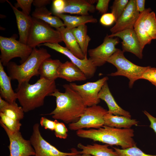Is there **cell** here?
Listing matches in <instances>:
<instances>
[{"label":"cell","mask_w":156,"mask_h":156,"mask_svg":"<svg viewBox=\"0 0 156 156\" xmlns=\"http://www.w3.org/2000/svg\"><path fill=\"white\" fill-rule=\"evenodd\" d=\"M64 93L57 89L51 96L56 99V107L50 113L55 120H60L67 124L76 122L80 118L87 107L81 96L70 84L63 85Z\"/></svg>","instance_id":"cell-1"},{"label":"cell","mask_w":156,"mask_h":156,"mask_svg":"<svg viewBox=\"0 0 156 156\" xmlns=\"http://www.w3.org/2000/svg\"><path fill=\"white\" fill-rule=\"evenodd\" d=\"M57 89L55 81L40 78L33 84L25 82L18 84L16 93L24 112H27L43 106L45 98Z\"/></svg>","instance_id":"cell-2"},{"label":"cell","mask_w":156,"mask_h":156,"mask_svg":"<svg viewBox=\"0 0 156 156\" xmlns=\"http://www.w3.org/2000/svg\"><path fill=\"white\" fill-rule=\"evenodd\" d=\"M133 129H119L104 125L97 129H81L77 131L79 137L90 139L109 146H119L122 149H126L136 146L133 139Z\"/></svg>","instance_id":"cell-3"},{"label":"cell","mask_w":156,"mask_h":156,"mask_svg":"<svg viewBox=\"0 0 156 156\" xmlns=\"http://www.w3.org/2000/svg\"><path fill=\"white\" fill-rule=\"evenodd\" d=\"M51 56L46 49L34 48L27 59L21 64L10 62L8 63L6 66L8 76L11 80H17L18 84L29 82L32 77L39 75V69L42 62Z\"/></svg>","instance_id":"cell-4"},{"label":"cell","mask_w":156,"mask_h":156,"mask_svg":"<svg viewBox=\"0 0 156 156\" xmlns=\"http://www.w3.org/2000/svg\"><path fill=\"white\" fill-rule=\"evenodd\" d=\"M124 52L117 49L115 52L107 60V62L114 66L117 70L109 75L111 76H122L129 80V86L132 88L134 82L140 79L147 66L137 65L127 60L124 55Z\"/></svg>","instance_id":"cell-5"},{"label":"cell","mask_w":156,"mask_h":156,"mask_svg":"<svg viewBox=\"0 0 156 156\" xmlns=\"http://www.w3.org/2000/svg\"><path fill=\"white\" fill-rule=\"evenodd\" d=\"M62 41L58 30L42 20L32 17V27L27 43L28 46L33 49L42 43H59Z\"/></svg>","instance_id":"cell-6"},{"label":"cell","mask_w":156,"mask_h":156,"mask_svg":"<svg viewBox=\"0 0 156 156\" xmlns=\"http://www.w3.org/2000/svg\"><path fill=\"white\" fill-rule=\"evenodd\" d=\"M0 62L7 66L12 59L19 57L21 63L24 62L32 53L33 48L13 37L0 36Z\"/></svg>","instance_id":"cell-7"},{"label":"cell","mask_w":156,"mask_h":156,"mask_svg":"<svg viewBox=\"0 0 156 156\" xmlns=\"http://www.w3.org/2000/svg\"><path fill=\"white\" fill-rule=\"evenodd\" d=\"M107 113V110L97 105L87 107L77 121L69 124V128L77 131L84 128L102 127L104 125V116Z\"/></svg>","instance_id":"cell-8"},{"label":"cell","mask_w":156,"mask_h":156,"mask_svg":"<svg viewBox=\"0 0 156 156\" xmlns=\"http://www.w3.org/2000/svg\"><path fill=\"white\" fill-rule=\"evenodd\" d=\"M40 125L34 124L30 138L31 144L34 148V156H76L79 154L78 151L72 148L70 153L61 152L44 140L39 129Z\"/></svg>","instance_id":"cell-9"},{"label":"cell","mask_w":156,"mask_h":156,"mask_svg":"<svg viewBox=\"0 0 156 156\" xmlns=\"http://www.w3.org/2000/svg\"><path fill=\"white\" fill-rule=\"evenodd\" d=\"M108 79L107 77H105L96 81L87 82L82 85L74 83H70L69 84L79 94L85 105L89 107L97 105L100 103L99 93Z\"/></svg>","instance_id":"cell-10"},{"label":"cell","mask_w":156,"mask_h":156,"mask_svg":"<svg viewBox=\"0 0 156 156\" xmlns=\"http://www.w3.org/2000/svg\"><path fill=\"white\" fill-rule=\"evenodd\" d=\"M0 124L9 140L10 144L8 146L10 153L9 156L35 155V151L30 140L25 139L20 131L12 132L0 121Z\"/></svg>","instance_id":"cell-11"},{"label":"cell","mask_w":156,"mask_h":156,"mask_svg":"<svg viewBox=\"0 0 156 156\" xmlns=\"http://www.w3.org/2000/svg\"><path fill=\"white\" fill-rule=\"evenodd\" d=\"M119 42L118 38L109 37L107 35L103 42L98 47L88 51L90 58L96 67L100 66L116 51V46Z\"/></svg>","instance_id":"cell-12"},{"label":"cell","mask_w":156,"mask_h":156,"mask_svg":"<svg viewBox=\"0 0 156 156\" xmlns=\"http://www.w3.org/2000/svg\"><path fill=\"white\" fill-rule=\"evenodd\" d=\"M44 46L64 55L68 57L70 61L78 67L83 73L87 78L92 77L96 71V67L92 63L89 58L80 59L72 53L66 47H63L59 43H45L39 46Z\"/></svg>","instance_id":"cell-13"},{"label":"cell","mask_w":156,"mask_h":156,"mask_svg":"<svg viewBox=\"0 0 156 156\" xmlns=\"http://www.w3.org/2000/svg\"><path fill=\"white\" fill-rule=\"evenodd\" d=\"M140 14L137 10L135 0H129L115 25L110 29L112 34L128 29H133Z\"/></svg>","instance_id":"cell-14"},{"label":"cell","mask_w":156,"mask_h":156,"mask_svg":"<svg viewBox=\"0 0 156 156\" xmlns=\"http://www.w3.org/2000/svg\"><path fill=\"white\" fill-rule=\"evenodd\" d=\"M109 37H117L122 40V51L131 53L140 59L142 58V52L140 44L133 29H128L108 35Z\"/></svg>","instance_id":"cell-15"},{"label":"cell","mask_w":156,"mask_h":156,"mask_svg":"<svg viewBox=\"0 0 156 156\" xmlns=\"http://www.w3.org/2000/svg\"><path fill=\"white\" fill-rule=\"evenodd\" d=\"M6 1L12 8L16 17L19 35L18 40L27 44L32 26V17L18 10L9 1Z\"/></svg>","instance_id":"cell-16"},{"label":"cell","mask_w":156,"mask_h":156,"mask_svg":"<svg viewBox=\"0 0 156 156\" xmlns=\"http://www.w3.org/2000/svg\"><path fill=\"white\" fill-rule=\"evenodd\" d=\"M65 5L63 13L88 15L89 12H94L95 9L93 5L96 0H64Z\"/></svg>","instance_id":"cell-17"},{"label":"cell","mask_w":156,"mask_h":156,"mask_svg":"<svg viewBox=\"0 0 156 156\" xmlns=\"http://www.w3.org/2000/svg\"><path fill=\"white\" fill-rule=\"evenodd\" d=\"M98 96L99 99L103 100L106 103L108 108V113L131 118L130 113L122 108L116 102L110 91L107 81L102 86Z\"/></svg>","instance_id":"cell-18"},{"label":"cell","mask_w":156,"mask_h":156,"mask_svg":"<svg viewBox=\"0 0 156 156\" xmlns=\"http://www.w3.org/2000/svg\"><path fill=\"white\" fill-rule=\"evenodd\" d=\"M58 72L59 78L70 82L85 81L87 79L81 69L71 61L62 63Z\"/></svg>","instance_id":"cell-19"},{"label":"cell","mask_w":156,"mask_h":156,"mask_svg":"<svg viewBox=\"0 0 156 156\" xmlns=\"http://www.w3.org/2000/svg\"><path fill=\"white\" fill-rule=\"evenodd\" d=\"M11 80L0 62V96L9 103L16 102L17 99L16 93L12 88Z\"/></svg>","instance_id":"cell-20"},{"label":"cell","mask_w":156,"mask_h":156,"mask_svg":"<svg viewBox=\"0 0 156 156\" xmlns=\"http://www.w3.org/2000/svg\"><path fill=\"white\" fill-rule=\"evenodd\" d=\"M62 62L58 59L49 58L41 64L38 70L40 78L50 81H55L58 77V70Z\"/></svg>","instance_id":"cell-21"},{"label":"cell","mask_w":156,"mask_h":156,"mask_svg":"<svg viewBox=\"0 0 156 156\" xmlns=\"http://www.w3.org/2000/svg\"><path fill=\"white\" fill-rule=\"evenodd\" d=\"M60 33L66 47L72 53L80 59L85 57L71 29L62 26L57 29Z\"/></svg>","instance_id":"cell-22"},{"label":"cell","mask_w":156,"mask_h":156,"mask_svg":"<svg viewBox=\"0 0 156 156\" xmlns=\"http://www.w3.org/2000/svg\"><path fill=\"white\" fill-rule=\"evenodd\" d=\"M109 146L107 144L101 145L96 143L85 146L79 143L77 146L82 150L78 151L79 154H88L93 156H118L114 150L109 148Z\"/></svg>","instance_id":"cell-23"},{"label":"cell","mask_w":156,"mask_h":156,"mask_svg":"<svg viewBox=\"0 0 156 156\" xmlns=\"http://www.w3.org/2000/svg\"><path fill=\"white\" fill-rule=\"evenodd\" d=\"M104 125L119 129L131 128L132 126L136 125L138 123L135 119L108 113L104 116Z\"/></svg>","instance_id":"cell-24"},{"label":"cell","mask_w":156,"mask_h":156,"mask_svg":"<svg viewBox=\"0 0 156 156\" xmlns=\"http://www.w3.org/2000/svg\"><path fill=\"white\" fill-rule=\"evenodd\" d=\"M63 21L65 27L70 29L88 23H96L97 19L91 15L72 16L64 14H54Z\"/></svg>","instance_id":"cell-25"},{"label":"cell","mask_w":156,"mask_h":156,"mask_svg":"<svg viewBox=\"0 0 156 156\" xmlns=\"http://www.w3.org/2000/svg\"><path fill=\"white\" fill-rule=\"evenodd\" d=\"M150 8L145 9L139 16L135 22L133 29L140 42L142 49L143 50L147 44H150L152 40L146 33L144 28V21L147 14L151 12Z\"/></svg>","instance_id":"cell-26"},{"label":"cell","mask_w":156,"mask_h":156,"mask_svg":"<svg viewBox=\"0 0 156 156\" xmlns=\"http://www.w3.org/2000/svg\"><path fill=\"white\" fill-rule=\"evenodd\" d=\"M52 12L45 6L36 8L32 16V17L42 20L56 29L65 26L61 19L55 16H52Z\"/></svg>","instance_id":"cell-27"},{"label":"cell","mask_w":156,"mask_h":156,"mask_svg":"<svg viewBox=\"0 0 156 156\" xmlns=\"http://www.w3.org/2000/svg\"><path fill=\"white\" fill-rule=\"evenodd\" d=\"M71 30L85 57H87L88 47L91 39L87 34V26L82 25Z\"/></svg>","instance_id":"cell-28"},{"label":"cell","mask_w":156,"mask_h":156,"mask_svg":"<svg viewBox=\"0 0 156 156\" xmlns=\"http://www.w3.org/2000/svg\"><path fill=\"white\" fill-rule=\"evenodd\" d=\"M0 112L11 118L19 121L24 117V112L22 107L18 106L16 102L9 103L7 106L0 110Z\"/></svg>","instance_id":"cell-29"},{"label":"cell","mask_w":156,"mask_h":156,"mask_svg":"<svg viewBox=\"0 0 156 156\" xmlns=\"http://www.w3.org/2000/svg\"><path fill=\"white\" fill-rule=\"evenodd\" d=\"M145 30L152 40L156 39V17L154 12H151L146 15L144 21Z\"/></svg>","instance_id":"cell-30"},{"label":"cell","mask_w":156,"mask_h":156,"mask_svg":"<svg viewBox=\"0 0 156 156\" xmlns=\"http://www.w3.org/2000/svg\"><path fill=\"white\" fill-rule=\"evenodd\" d=\"M113 148L118 156H156L145 153L136 146L124 149L115 147Z\"/></svg>","instance_id":"cell-31"},{"label":"cell","mask_w":156,"mask_h":156,"mask_svg":"<svg viewBox=\"0 0 156 156\" xmlns=\"http://www.w3.org/2000/svg\"><path fill=\"white\" fill-rule=\"evenodd\" d=\"M0 120L7 128L12 132L20 131L22 124L20 121L11 118L2 112H0Z\"/></svg>","instance_id":"cell-32"},{"label":"cell","mask_w":156,"mask_h":156,"mask_svg":"<svg viewBox=\"0 0 156 156\" xmlns=\"http://www.w3.org/2000/svg\"><path fill=\"white\" fill-rule=\"evenodd\" d=\"M129 1L128 0H115L114 1L111 8L116 21L122 14Z\"/></svg>","instance_id":"cell-33"},{"label":"cell","mask_w":156,"mask_h":156,"mask_svg":"<svg viewBox=\"0 0 156 156\" xmlns=\"http://www.w3.org/2000/svg\"><path fill=\"white\" fill-rule=\"evenodd\" d=\"M54 120L56 123L55 127L54 130L56 137L60 139H66L68 136L67 128L63 123L60 122L57 120Z\"/></svg>","instance_id":"cell-34"},{"label":"cell","mask_w":156,"mask_h":156,"mask_svg":"<svg viewBox=\"0 0 156 156\" xmlns=\"http://www.w3.org/2000/svg\"><path fill=\"white\" fill-rule=\"evenodd\" d=\"M141 79L148 80L156 87V68L148 66Z\"/></svg>","instance_id":"cell-35"},{"label":"cell","mask_w":156,"mask_h":156,"mask_svg":"<svg viewBox=\"0 0 156 156\" xmlns=\"http://www.w3.org/2000/svg\"><path fill=\"white\" fill-rule=\"evenodd\" d=\"M33 1V0H17L14 7L17 8H20L24 13L29 15Z\"/></svg>","instance_id":"cell-36"},{"label":"cell","mask_w":156,"mask_h":156,"mask_svg":"<svg viewBox=\"0 0 156 156\" xmlns=\"http://www.w3.org/2000/svg\"><path fill=\"white\" fill-rule=\"evenodd\" d=\"M116 19L112 13H106L103 14L100 19V23L103 25L108 26L115 22Z\"/></svg>","instance_id":"cell-37"},{"label":"cell","mask_w":156,"mask_h":156,"mask_svg":"<svg viewBox=\"0 0 156 156\" xmlns=\"http://www.w3.org/2000/svg\"><path fill=\"white\" fill-rule=\"evenodd\" d=\"M65 5L64 0H53L52 4V10L54 14H62Z\"/></svg>","instance_id":"cell-38"},{"label":"cell","mask_w":156,"mask_h":156,"mask_svg":"<svg viewBox=\"0 0 156 156\" xmlns=\"http://www.w3.org/2000/svg\"><path fill=\"white\" fill-rule=\"evenodd\" d=\"M109 0H99L97 1L95 9L103 14L106 13L108 10Z\"/></svg>","instance_id":"cell-39"},{"label":"cell","mask_w":156,"mask_h":156,"mask_svg":"<svg viewBox=\"0 0 156 156\" xmlns=\"http://www.w3.org/2000/svg\"><path fill=\"white\" fill-rule=\"evenodd\" d=\"M40 124L45 129H48L53 131L54 130L56 123L55 120L53 121L42 117L40 120Z\"/></svg>","instance_id":"cell-40"},{"label":"cell","mask_w":156,"mask_h":156,"mask_svg":"<svg viewBox=\"0 0 156 156\" xmlns=\"http://www.w3.org/2000/svg\"><path fill=\"white\" fill-rule=\"evenodd\" d=\"M143 112L150 122L149 127L153 129L156 134V117H154L145 110Z\"/></svg>","instance_id":"cell-41"},{"label":"cell","mask_w":156,"mask_h":156,"mask_svg":"<svg viewBox=\"0 0 156 156\" xmlns=\"http://www.w3.org/2000/svg\"><path fill=\"white\" fill-rule=\"evenodd\" d=\"M51 2V1L49 0H34L32 4L36 8H40L45 7L50 4Z\"/></svg>","instance_id":"cell-42"},{"label":"cell","mask_w":156,"mask_h":156,"mask_svg":"<svg viewBox=\"0 0 156 156\" xmlns=\"http://www.w3.org/2000/svg\"><path fill=\"white\" fill-rule=\"evenodd\" d=\"M136 6L138 11L140 13L143 12L145 9L144 0H135Z\"/></svg>","instance_id":"cell-43"},{"label":"cell","mask_w":156,"mask_h":156,"mask_svg":"<svg viewBox=\"0 0 156 156\" xmlns=\"http://www.w3.org/2000/svg\"><path fill=\"white\" fill-rule=\"evenodd\" d=\"M9 103L0 96V110L7 106Z\"/></svg>","instance_id":"cell-44"},{"label":"cell","mask_w":156,"mask_h":156,"mask_svg":"<svg viewBox=\"0 0 156 156\" xmlns=\"http://www.w3.org/2000/svg\"><path fill=\"white\" fill-rule=\"evenodd\" d=\"M76 156H92L88 154H78Z\"/></svg>","instance_id":"cell-45"}]
</instances>
